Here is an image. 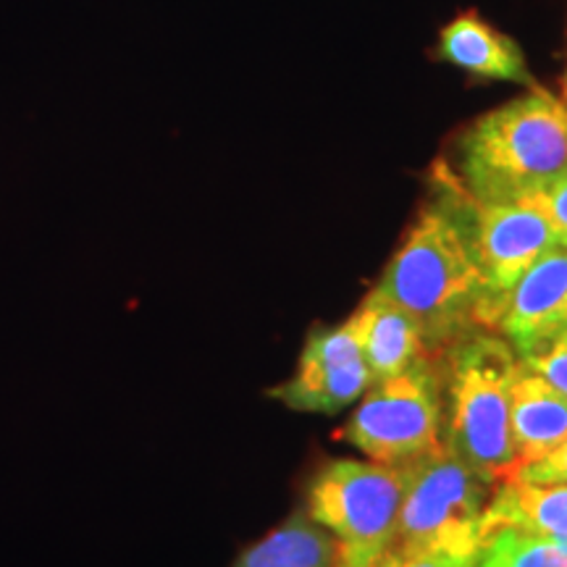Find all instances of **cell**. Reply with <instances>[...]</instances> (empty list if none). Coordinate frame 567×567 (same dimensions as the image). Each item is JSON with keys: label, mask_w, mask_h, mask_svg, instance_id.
I'll return each mask as SVG.
<instances>
[{"label": "cell", "mask_w": 567, "mask_h": 567, "mask_svg": "<svg viewBox=\"0 0 567 567\" xmlns=\"http://www.w3.org/2000/svg\"><path fill=\"white\" fill-rule=\"evenodd\" d=\"M528 200L544 213L551 231H555L557 245L567 250V174L559 176L557 182H551L549 187H544L542 193L528 197Z\"/></svg>", "instance_id": "obj_18"}, {"label": "cell", "mask_w": 567, "mask_h": 567, "mask_svg": "<svg viewBox=\"0 0 567 567\" xmlns=\"http://www.w3.org/2000/svg\"><path fill=\"white\" fill-rule=\"evenodd\" d=\"M507 481H520V484H567V436L544 457L515 467L513 476Z\"/></svg>", "instance_id": "obj_17"}, {"label": "cell", "mask_w": 567, "mask_h": 567, "mask_svg": "<svg viewBox=\"0 0 567 567\" xmlns=\"http://www.w3.org/2000/svg\"><path fill=\"white\" fill-rule=\"evenodd\" d=\"M473 567H567V547L517 528H496Z\"/></svg>", "instance_id": "obj_15"}, {"label": "cell", "mask_w": 567, "mask_h": 567, "mask_svg": "<svg viewBox=\"0 0 567 567\" xmlns=\"http://www.w3.org/2000/svg\"><path fill=\"white\" fill-rule=\"evenodd\" d=\"M373 384L350 326H318L302 347L292 379L274 386V400L300 413H342Z\"/></svg>", "instance_id": "obj_8"}, {"label": "cell", "mask_w": 567, "mask_h": 567, "mask_svg": "<svg viewBox=\"0 0 567 567\" xmlns=\"http://www.w3.org/2000/svg\"><path fill=\"white\" fill-rule=\"evenodd\" d=\"M339 439L373 463L402 467L444 446L442 354L373 381Z\"/></svg>", "instance_id": "obj_6"}, {"label": "cell", "mask_w": 567, "mask_h": 567, "mask_svg": "<svg viewBox=\"0 0 567 567\" xmlns=\"http://www.w3.org/2000/svg\"><path fill=\"white\" fill-rule=\"evenodd\" d=\"M476 563L465 557L446 555V551H413V555H394L384 551L371 567H473Z\"/></svg>", "instance_id": "obj_19"}, {"label": "cell", "mask_w": 567, "mask_h": 567, "mask_svg": "<svg viewBox=\"0 0 567 567\" xmlns=\"http://www.w3.org/2000/svg\"><path fill=\"white\" fill-rule=\"evenodd\" d=\"M347 326L358 339L373 381L408 371L431 354L413 318L375 287L347 318Z\"/></svg>", "instance_id": "obj_10"}, {"label": "cell", "mask_w": 567, "mask_h": 567, "mask_svg": "<svg viewBox=\"0 0 567 567\" xmlns=\"http://www.w3.org/2000/svg\"><path fill=\"white\" fill-rule=\"evenodd\" d=\"M496 334L520 354L567 331V250L551 247L509 289Z\"/></svg>", "instance_id": "obj_9"}, {"label": "cell", "mask_w": 567, "mask_h": 567, "mask_svg": "<svg viewBox=\"0 0 567 567\" xmlns=\"http://www.w3.org/2000/svg\"><path fill=\"white\" fill-rule=\"evenodd\" d=\"M375 289L413 318L431 354H444L473 331H492L484 279L442 189L410 224Z\"/></svg>", "instance_id": "obj_1"}, {"label": "cell", "mask_w": 567, "mask_h": 567, "mask_svg": "<svg viewBox=\"0 0 567 567\" xmlns=\"http://www.w3.org/2000/svg\"><path fill=\"white\" fill-rule=\"evenodd\" d=\"M402 467L331 460L308 486V515L334 536V567H371L392 542L400 517Z\"/></svg>", "instance_id": "obj_5"}, {"label": "cell", "mask_w": 567, "mask_h": 567, "mask_svg": "<svg viewBox=\"0 0 567 567\" xmlns=\"http://www.w3.org/2000/svg\"><path fill=\"white\" fill-rule=\"evenodd\" d=\"M496 528H517L567 547V484L502 481L484 509V542Z\"/></svg>", "instance_id": "obj_13"}, {"label": "cell", "mask_w": 567, "mask_h": 567, "mask_svg": "<svg viewBox=\"0 0 567 567\" xmlns=\"http://www.w3.org/2000/svg\"><path fill=\"white\" fill-rule=\"evenodd\" d=\"M509 429L517 465L544 457L567 436V400L542 375L517 363L509 396Z\"/></svg>", "instance_id": "obj_12"}, {"label": "cell", "mask_w": 567, "mask_h": 567, "mask_svg": "<svg viewBox=\"0 0 567 567\" xmlns=\"http://www.w3.org/2000/svg\"><path fill=\"white\" fill-rule=\"evenodd\" d=\"M517 363L542 375L551 389H557L567 400V331L544 347H538V350L520 354Z\"/></svg>", "instance_id": "obj_16"}, {"label": "cell", "mask_w": 567, "mask_h": 567, "mask_svg": "<svg viewBox=\"0 0 567 567\" xmlns=\"http://www.w3.org/2000/svg\"><path fill=\"white\" fill-rule=\"evenodd\" d=\"M334 536L310 515L295 513L245 549L234 567H334Z\"/></svg>", "instance_id": "obj_14"}, {"label": "cell", "mask_w": 567, "mask_h": 567, "mask_svg": "<svg viewBox=\"0 0 567 567\" xmlns=\"http://www.w3.org/2000/svg\"><path fill=\"white\" fill-rule=\"evenodd\" d=\"M563 95H565V105H567V74H565V82H563Z\"/></svg>", "instance_id": "obj_20"}, {"label": "cell", "mask_w": 567, "mask_h": 567, "mask_svg": "<svg viewBox=\"0 0 567 567\" xmlns=\"http://www.w3.org/2000/svg\"><path fill=\"white\" fill-rule=\"evenodd\" d=\"M405 494L384 551H446L476 563L484 549V509L494 486L446 446L402 465Z\"/></svg>", "instance_id": "obj_4"}, {"label": "cell", "mask_w": 567, "mask_h": 567, "mask_svg": "<svg viewBox=\"0 0 567 567\" xmlns=\"http://www.w3.org/2000/svg\"><path fill=\"white\" fill-rule=\"evenodd\" d=\"M434 187L450 197L463 224L467 245L484 279L494 331L509 289L544 252L559 247L555 231L530 200L481 203L471 197L444 163H436Z\"/></svg>", "instance_id": "obj_7"}, {"label": "cell", "mask_w": 567, "mask_h": 567, "mask_svg": "<svg viewBox=\"0 0 567 567\" xmlns=\"http://www.w3.org/2000/svg\"><path fill=\"white\" fill-rule=\"evenodd\" d=\"M439 59L452 66L465 69L467 74L486 80L520 82L536 87L534 76L526 66V55L513 38L496 32L476 11L460 13L444 27L436 42Z\"/></svg>", "instance_id": "obj_11"}, {"label": "cell", "mask_w": 567, "mask_h": 567, "mask_svg": "<svg viewBox=\"0 0 567 567\" xmlns=\"http://www.w3.org/2000/svg\"><path fill=\"white\" fill-rule=\"evenodd\" d=\"M515 368L517 354L496 331H473L442 354L444 446L492 486L517 465L509 429Z\"/></svg>", "instance_id": "obj_3"}, {"label": "cell", "mask_w": 567, "mask_h": 567, "mask_svg": "<svg viewBox=\"0 0 567 567\" xmlns=\"http://www.w3.org/2000/svg\"><path fill=\"white\" fill-rule=\"evenodd\" d=\"M446 168L481 203L528 200L567 174V105L530 87L467 126Z\"/></svg>", "instance_id": "obj_2"}]
</instances>
